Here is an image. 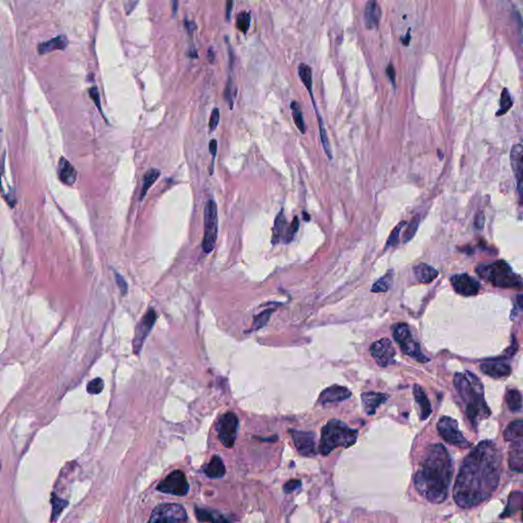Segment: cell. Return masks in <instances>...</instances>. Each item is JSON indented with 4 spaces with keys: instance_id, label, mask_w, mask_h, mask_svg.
Segmentation results:
<instances>
[{
    "instance_id": "6da1fadb",
    "label": "cell",
    "mask_w": 523,
    "mask_h": 523,
    "mask_svg": "<svg viewBox=\"0 0 523 523\" xmlns=\"http://www.w3.org/2000/svg\"><path fill=\"white\" fill-rule=\"evenodd\" d=\"M501 473L500 449L491 440L479 442L461 465L453 491L455 503L471 508L487 501L498 489Z\"/></svg>"
},
{
    "instance_id": "7a4b0ae2",
    "label": "cell",
    "mask_w": 523,
    "mask_h": 523,
    "mask_svg": "<svg viewBox=\"0 0 523 523\" xmlns=\"http://www.w3.org/2000/svg\"><path fill=\"white\" fill-rule=\"evenodd\" d=\"M453 477L452 459L440 444L429 445L424 452L415 474V488L426 501L432 504L445 502Z\"/></svg>"
},
{
    "instance_id": "3957f363",
    "label": "cell",
    "mask_w": 523,
    "mask_h": 523,
    "mask_svg": "<svg viewBox=\"0 0 523 523\" xmlns=\"http://www.w3.org/2000/svg\"><path fill=\"white\" fill-rule=\"evenodd\" d=\"M454 386L465 405V413L473 427H476L482 419L491 415L481 381L475 374L466 371L455 374Z\"/></svg>"
},
{
    "instance_id": "277c9868",
    "label": "cell",
    "mask_w": 523,
    "mask_h": 523,
    "mask_svg": "<svg viewBox=\"0 0 523 523\" xmlns=\"http://www.w3.org/2000/svg\"><path fill=\"white\" fill-rule=\"evenodd\" d=\"M358 435L357 429L350 428L340 420L332 419L321 430L319 451L321 455L328 456L336 448H350L356 444Z\"/></svg>"
},
{
    "instance_id": "5b68a950",
    "label": "cell",
    "mask_w": 523,
    "mask_h": 523,
    "mask_svg": "<svg viewBox=\"0 0 523 523\" xmlns=\"http://www.w3.org/2000/svg\"><path fill=\"white\" fill-rule=\"evenodd\" d=\"M477 274L494 286L500 288H521L522 279L505 261L482 264L476 269Z\"/></svg>"
},
{
    "instance_id": "8992f818",
    "label": "cell",
    "mask_w": 523,
    "mask_h": 523,
    "mask_svg": "<svg viewBox=\"0 0 523 523\" xmlns=\"http://www.w3.org/2000/svg\"><path fill=\"white\" fill-rule=\"evenodd\" d=\"M391 331L394 340L399 345L403 353L415 359L418 362H429V359L424 356L420 350L419 343L414 339L410 327L406 323H396L391 326Z\"/></svg>"
},
{
    "instance_id": "52a82bcc",
    "label": "cell",
    "mask_w": 523,
    "mask_h": 523,
    "mask_svg": "<svg viewBox=\"0 0 523 523\" xmlns=\"http://www.w3.org/2000/svg\"><path fill=\"white\" fill-rule=\"evenodd\" d=\"M205 230H204V240H203V250L206 254L211 253L216 246V242L218 238V229H219V218H218V208L217 204L210 199L207 202L205 207Z\"/></svg>"
},
{
    "instance_id": "ba28073f",
    "label": "cell",
    "mask_w": 523,
    "mask_h": 523,
    "mask_svg": "<svg viewBox=\"0 0 523 523\" xmlns=\"http://www.w3.org/2000/svg\"><path fill=\"white\" fill-rule=\"evenodd\" d=\"M239 426L238 417L232 412L225 413L220 417L217 422L216 429L218 431V437L221 444L227 448H233L237 436V430Z\"/></svg>"
},
{
    "instance_id": "9c48e42d",
    "label": "cell",
    "mask_w": 523,
    "mask_h": 523,
    "mask_svg": "<svg viewBox=\"0 0 523 523\" xmlns=\"http://www.w3.org/2000/svg\"><path fill=\"white\" fill-rule=\"evenodd\" d=\"M437 430L441 438L452 446L460 449H467L470 447L469 441L460 431L458 422L451 417H441L437 423Z\"/></svg>"
},
{
    "instance_id": "30bf717a",
    "label": "cell",
    "mask_w": 523,
    "mask_h": 523,
    "mask_svg": "<svg viewBox=\"0 0 523 523\" xmlns=\"http://www.w3.org/2000/svg\"><path fill=\"white\" fill-rule=\"evenodd\" d=\"M187 520V513L180 504H162L156 506L149 517V522H184Z\"/></svg>"
},
{
    "instance_id": "8fae6325",
    "label": "cell",
    "mask_w": 523,
    "mask_h": 523,
    "mask_svg": "<svg viewBox=\"0 0 523 523\" xmlns=\"http://www.w3.org/2000/svg\"><path fill=\"white\" fill-rule=\"evenodd\" d=\"M156 490L164 494L184 497L189 491V484L183 471L175 470L159 482Z\"/></svg>"
},
{
    "instance_id": "7c38bea8",
    "label": "cell",
    "mask_w": 523,
    "mask_h": 523,
    "mask_svg": "<svg viewBox=\"0 0 523 523\" xmlns=\"http://www.w3.org/2000/svg\"><path fill=\"white\" fill-rule=\"evenodd\" d=\"M370 353L380 367H387L394 363L395 351L388 338H381L372 343Z\"/></svg>"
},
{
    "instance_id": "4fadbf2b",
    "label": "cell",
    "mask_w": 523,
    "mask_h": 523,
    "mask_svg": "<svg viewBox=\"0 0 523 523\" xmlns=\"http://www.w3.org/2000/svg\"><path fill=\"white\" fill-rule=\"evenodd\" d=\"M156 321V313L153 309H149L142 317L135 329L133 339V353L139 355L141 348Z\"/></svg>"
},
{
    "instance_id": "5bb4252c",
    "label": "cell",
    "mask_w": 523,
    "mask_h": 523,
    "mask_svg": "<svg viewBox=\"0 0 523 523\" xmlns=\"http://www.w3.org/2000/svg\"><path fill=\"white\" fill-rule=\"evenodd\" d=\"M451 283L455 292L463 297L476 296L480 289L479 282L466 273L452 276Z\"/></svg>"
},
{
    "instance_id": "9a60e30c",
    "label": "cell",
    "mask_w": 523,
    "mask_h": 523,
    "mask_svg": "<svg viewBox=\"0 0 523 523\" xmlns=\"http://www.w3.org/2000/svg\"><path fill=\"white\" fill-rule=\"evenodd\" d=\"M295 446L298 452L305 457H314L316 455L315 449V434L311 431H301L290 429Z\"/></svg>"
},
{
    "instance_id": "2e32d148",
    "label": "cell",
    "mask_w": 523,
    "mask_h": 523,
    "mask_svg": "<svg viewBox=\"0 0 523 523\" xmlns=\"http://www.w3.org/2000/svg\"><path fill=\"white\" fill-rule=\"evenodd\" d=\"M352 395V392L350 389H347L344 386L333 384L327 388H325L319 398L318 403L322 405H326L329 403H335V401H342L346 398H348Z\"/></svg>"
},
{
    "instance_id": "e0dca14e",
    "label": "cell",
    "mask_w": 523,
    "mask_h": 523,
    "mask_svg": "<svg viewBox=\"0 0 523 523\" xmlns=\"http://www.w3.org/2000/svg\"><path fill=\"white\" fill-rule=\"evenodd\" d=\"M510 159H511V166L512 170L514 172V175L517 181V188L519 195H522V159H523V148L522 144L518 143L515 144L510 153Z\"/></svg>"
},
{
    "instance_id": "ac0fdd59",
    "label": "cell",
    "mask_w": 523,
    "mask_h": 523,
    "mask_svg": "<svg viewBox=\"0 0 523 523\" xmlns=\"http://www.w3.org/2000/svg\"><path fill=\"white\" fill-rule=\"evenodd\" d=\"M381 9L376 0H368L364 10V22L368 30H376L381 20Z\"/></svg>"
},
{
    "instance_id": "d6986e66",
    "label": "cell",
    "mask_w": 523,
    "mask_h": 523,
    "mask_svg": "<svg viewBox=\"0 0 523 523\" xmlns=\"http://www.w3.org/2000/svg\"><path fill=\"white\" fill-rule=\"evenodd\" d=\"M387 398H388V395L381 393V392H374V391L363 392L362 393V404L365 409V412L368 415H373L378 407L381 404L385 403Z\"/></svg>"
},
{
    "instance_id": "ffe728a7",
    "label": "cell",
    "mask_w": 523,
    "mask_h": 523,
    "mask_svg": "<svg viewBox=\"0 0 523 523\" xmlns=\"http://www.w3.org/2000/svg\"><path fill=\"white\" fill-rule=\"evenodd\" d=\"M482 373L493 378H504L511 374V367L504 362H487L480 365Z\"/></svg>"
},
{
    "instance_id": "44dd1931",
    "label": "cell",
    "mask_w": 523,
    "mask_h": 523,
    "mask_svg": "<svg viewBox=\"0 0 523 523\" xmlns=\"http://www.w3.org/2000/svg\"><path fill=\"white\" fill-rule=\"evenodd\" d=\"M57 174L60 180L66 185H73L77 180V171L67 158L62 157L60 159L57 165Z\"/></svg>"
},
{
    "instance_id": "7402d4cb",
    "label": "cell",
    "mask_w": 523,
    "mask_h": 523,
    "mask_svg": "<svg viewBox=\"0 0 523 523\" xmlns=\"http://www.w3.org/2000/svg\"><path fill=\"white\" fill-rule=\"evenodd\" d=\"M413 394H414L416 404L419 407L421 420L427 419L432 412V408H431V404H430L425 391L419 384H415L413 387Z\"/></svg>"
},
{
    "instance_id": "603a6c76",
    "label": "cell",
    "mask_w": 523,
    "mask_h": 523,
    "mask_svg": "<svg viewBox=\"0 0 523 523\" xmlns=\"http://www.w3.org/2000/svg\"><path fill=\"white\" fill-rule=\"evenodd\" d=\"M510 456H509V467L512 471L522 473L523 466V446L522 439L512 441Z\"/></svg>"
},
{
    "instance_id": "cb8c5ba5",
    "label": "cell",
    "mask_w": 523,
    "mask_h": 523,
    "mask_svg": "<svg viewBox=\"0 0 523 523\" xmlns=\"http://www.w3.org/2000/svg\"><path fill=\"white\" fill-rule=\"evenodd\" d=\"M205 474L209 478H221L226 473L225 465L219 456H214L212 460L204 467Z\"/></svg>"
},
{
    "instance_id": "d4e9b609",
    "label": "cell",
    "mask_w": 523,
    "mask_h": 523,
    "mask_svg": "<svg viewBox=\"0 0 523 523\" xmlns=\"http://www.w3.org/2000/svg\"><path fill=\"white\" fill-rule=\"evenodd\" d=\"M68 46V38L64 35L54 37L46 42L39 44L38 52L40 54H46L54 50H64Z\"/></svg>"
},
{
    "instance_id": "484cf974",
    "label": "cell",
    "mask_w": 523,
    "mask_h": 523,
    "mask_svg": "<svg viewBox=\"0 0 523 523\" xmlns=\"http://www.w3.org/2000/svg\"><path fill=\"white\" fill-rule=\"evenodd\" d=\"M287 229V221L284 216V211L281 210L280 213L276 216L273 226V234H272V245L276 246L283 239L285 231Z\"/></svg>"
},
{
    "instance_id": "4316f807",
    "label": "cell",
    "mask_w": 523,
    "mask_h": 523,
    "mask_svg": "<svg viewBox=\"0 0 523 523\" xmlns=\"http://www.w3.org/2000/svg\"><path fill=\"white\" fill-rule=\"evenodd\" d=\"M413 270L416 279L421 283H430L438 276L437 270L427 264L416 265Z\"/></svg>"
},
{
    "instance_id": "83f0119b",
    "label": "cell",
    "mask_w": 523,
    "mask_h": 523,
    "mask_svg": "<svg viewBox=\"0 0 523 523\" xmlns=\"http://www.w3.org/2000/svg\"><path fill=\"white\" fill-rule=\"evenodd\" d=\"M298 73H299V77H300L301 81L303 82V84L305 85L307 90L309 91V93L311 95V98L313 100L314 107H315V109L317 111L318 109L316 107L315 100H314V95H313V75H312V69L308 65H306V64H301L299 66Z\"/></svg>"
},
{
    "instance_id": "f1b7e54d",
    "label": "cell",
    "mask_w": 523,
    "mask_h": 523,
    "mask_svg": "<svg viewBox=\"0 0 523 523\" xmlns=\"http://www.w3.org/2000/svg\"><path fill=\"white\" fill-rule=\"evenodd\" d=\"M523 437V421L515 420L511 422L504 431V439L506 441H516Z\"/></svg>"
},
{
    "instance_id": "f546056e",
    "label": "cell",
    "mask_w": 523,
    "mask_h": 523,
    "mask_svg": "<svg viewBox=\"0 0 523 523\" xmlns=\"http://www.w3.org/2000/svg\"><path fill=\"white\" fill-rule=\"evenodd\" d=\"M160 176V171L158 169H155V168H151L149 169L143 176V181H142V188H141V193H140V198L139 200L142 202L143 198L145 197L148 189L154 184V182L159 178Z\"/></svg>"
},
{
    "instance_id": "4dcf8cb0",
    "label": "cell",
    "mask_w": 523,
    "mask_h": 523,
    "mask_svg": "<svg viewBox=\"0 0 523 523\" xmlns=\"http://www.w3.org/2000/svg\"><path fill=\"white\" fill-rule=\"evenodd\" d=\"M506 404L512 412H520L522 409V395L517 389H509L506 393Z\"/></svg>"
},
{
    "instance_id": "1f68e13d",
    "label": "cell",
    "mask_w": 523,
    "mask_h": 523,
    "mask_svg": "<svg viewBox=\"0 0 523 523\" xmlns=\"http://www.w3.org/2000/svg\"><path fill=\"white\" fill-rule=\"evenodd\" d=\"M195 515L198 521L202 522H227L228 519H226L222 514H219L217 512H212L206 509L196 508L195 509Z\"/></svg>"
},
{
    "instance_id": "d6a6232c",
    "label": "cell",
    "mask_w": 523,
    "mask_h": 523,
    "mask_svg": "<svg viewBox=\"0 0 523 523\" xmlns=\"http://www.w3.org/2000/svg\"><path fill=\"white\" fill-rule=\"evenodd\" d=\"M290 108H292L293 118H294L296 126L298 127V129L300 130L301 133L305 134L306 133V124L304 121V115H303V111H302L300 103L298 101L294 100L292 102V104H290Z\"/></svg>"
},
{
    "instance_id": "836d02e7",
    "label": "cell",
    "mask_w": 523,
    "mask_h": 523,
    "mask_svg": "<svg viewBox=\"0 0 523 523\" xmlns=\"http://www.w3.org/2000/svg\"><path fill=\"white\" fill-rule=\"evenodd\" d=\"M521 507H522V493L516 492V493L511 494L510 498H509V503H508L507 508H506L505 512L503 513L502 517L511 516V514L520 510Z\"/></svg>"
},
{
    "instance_id": "e575fe53",
    "label": "cell",
    "mask_w": 523,
    "mask_h": 523,
    "mask_svg": "<svg viewBox=\"0 0 523 523\" xmlns=\"http://www.w3.org/2000/svg\"><path fill=\"white\" fill-rule=\"evenodd\" d=\"M392 277H393L392 271H388L386 273V275H384L383 277L378 279L373 284V286L371 288V292L372 293H386L387 290L390 288V286H391Z\"/></svg>"
},
{
    "instance_id": "d590c367",
    "label": "cell",
    "mask_w": 523,
    "mask_h": 523,
    "mask_svg": "<svg viewBox=\"0 0 523 523\" xmlns=\"http://www.w3.org/2000/svg\"><path fill=\"white\" fill-rule=\"evenodd\" d=\"M513 105V100L511 97V94L507 88H504L501 94L500 99V108L497 111V117H501V115L505 114Z\"/></svg>"
},
{
    "instance_id": "8d00e7d4",
    "label": "cell",
    "mask_w": 523,
    "mask_h": 523,
    "mask_svg": "<svg viewBox=\"0 0 523 523\" xmlns=\"http://www.w3.org/2000/svg\"><path fill=\"white\" fill-rule=\"evenodd\" d=\"M316 113H317V117H318V123H319V130H320V137H321L322 145H323V148L325 150L326 155H328V157L331 159L332 158V153H331V147H330V144H329V140H328V137H327V132H326L325 128H324L323 120L321 118L319 111H317Z\"/></svg>"
},
{
    "instance_id": "74e56055",
    "label": "cell",
    "mask_w": 523,
    "mask_h": 523,
    "mask_svg": "<svg viewBox=\"0 0 523 523\" xmlns=\"http://www.w3.org/2000/svg\"><path fill=\"white\" fill-rule=\"evenodd\" d=\"M273 311H274L273 309L265 310L264 312L260 313L258 316H256L255 320H254V323H253L252 330H257V329H260L263 326H265L267 324V322L269 321V318H270L271 314L273 313Z\"/></svg>"
},
{
    "instance_id": "f35d334b",
    "label": "cell",
    "mask_w": 523,
    "mask_h": 523,
    "mask_svg": "<svg viewBox=\"0 0 523 523\" xmlns=\"http://www.w3.org/2000/svg\"><path fill=\"white\" fill-rule=\"evenodd\" d=\"M300 228V221H299V218L298 217H295L292 224L289 225V227H287L286 231H285V234H284V243L288 244L292 242L296 235V233L298 232Z\"/></svg>"
},
{
    "instance_id": "ab89813d",
    "label": "cell",
    "mask_w": 523,
    "mask_h": 523,
    "mask_svg": "<svg viewBox=\"0 0 523 523\" xmlns=\"http://www.w3.org/2000/svg\"><path fill=\"white\" fill-rule=\"evenodd\" d=\"M250 25H251V15L247 12H243V13L238 14L237 19H236L237 29L246 34L249 31Z\"/></svg>"
},
{
    "instance_id": "60d3db41",
    "label": "cell",
    "mask_w": 523,
    "mask_h": 523,
    "mask_svg": "<svg viewBox=\"0 0 523 523\" xmlns=\"http://www.w3.org/2000/svg\"><path fill=\"white\" fill-rule=\"evenodd\" d=\"M419 223H420V218L418 216H416L410 223H409V227L408 229L406 230L405 234H404V243H408L410 242L415 233L417 232V229L419 227Z\"/></svg>"
},
{
    "instance_id": "b9f144b4",
    "label": "cell",
    "mask_w": 523,
    "mask_h": 523,
    "mask_svg": "<svg viewBox=\"0 0 523 523\" xmlns=\"http://www.w3.org/2000/svg\"><path fill=\"white\" fill-rule=\"evenodd\" d=\"M406 225V222H400L396 225V227L392 230V232L390 233L388 239H387V243H386V246H385V249L389 248V247H395L397 244H398V240H399V233H400V230L404 228V226Z\"/></svg>"
},
{
    "instance_id": "7bdbcfd3",
    "label": "cell",
    "mask_w": 523,
    "mask_h": 523,
    "mask_svg": "<svg viewBox=\"0 0 523 523\" xmlns=\"http://www.w3.org/2000/svg\"><path fill=\"white\" fill-rule=\"evenodd\" d=\"M104 388V382L101 378H94L87 384V392L90 394H99Z\"/></svg>"
},
{
    "instance_id": "ee69618b",
    "label": "cell",
    "mask_w": 523,
    "mask_h": 523,
    "mask_svg": "<svg viewBox=\"0 0 523 523\" xmlns=\"http://www.w3.org/2000/svg\"><path fill=\"white\" fill-rule=\"evenodd\" d=\"M52 503H53V509H52V518H51V520L54 521L55 517H59L60 514L64 511V509L68 505V502L65 501V500H62V499L57 498Z\"/></svg>"
},
{
    "instance_id": "f6af8a7d",
    "label": "cell",
    "mask_w": 523,
    "mask_h": 523,
    "mask_svg": "<svg viewBox=\"0 0 523 523\" xmlns=\"http://www.w3.org/2000/svg\"><path fill=\"white\" fill-rule=\"evenodd\" d=\"M224 97L226 99V101L229 103V106L230 108L233 107V82H232V79L231 77H229L228 79V82L225 86V90H224Z\"/></svg>"
},
{
    "instance_id": "bcb514c9",
    "label": "cell",
    "mask_w": 523,
    "mask_h": 523,
    "mask_svg": "<svg viewBox=\"0 0 523 523\" xmlns=\"http://www.w3.org/2000/svg\"><path fill=\"white\" fill-rule=\"evenodd\" d=\"M219 122H220V110H219V108H214L211 113L210 123H209L210 131H212V132L215 131L219 125Z\"/></svg>"
},
{
    "instance_id": "7dc6e473",
    "label": "cell",
    "mask_w": 523,
    "mask_h": 523,
    "mask_svg": "<svg viewBox=\"0 0 523 523\" xmlns=\"http://www.w3.org/2000/svg\"><path fill=\"white\" fill-rule=\"evenodd\" d=\"M114 278H115V281H117V284L119 286V289H120L122 296H125L128 293V284H127L126 280L118 272H114Z\"/></svg>"
},
{
    "instance_id": "c3c4849f",
    "label": "cell",
    "mask_w": 523,
    "mask_h": 523,
    "mask_svg": "<svg viewBox=\"0 0 523 523\" xmlns=\"http://www.w3.org/2000/svg\"><path fill=\"white\" fill-rule=\"evenodd\" d=\"M301 486H302V481L301 480L293 479V480H289L288 482H286L284 485L283 490H284V493L290 494V493H294L295 491H297L299 488H301Z\"/></svg>"
},
{
    "instance_id": "681fc988",
    "label": "cell",
    "mask_w": 523,
    "mask_h": 523,
    "mask_svg": "<svg viewBox=\"0 0 523 523\" xmlns=\"http://www.w3.org/2000/svg\"><path fill=\"white\" fill-rule=\"evenodd\" d=\"M140 0H124V9L127 16H130L134 12Z\"/></svg>"
},
{
    "instance_id": "f907efd6",
    "label": "cell",
    "mask_w": 523,
    "mask_h": 523,
    "mask_svg": "<svg viewBox=\"0 0 523 523\" xmlns=\"http://www.w3.org/2000/svg\"><path fill=\"white\" fill-rule=\"evenodd\" d=\"M89 95H90L91 99L94 101V103H95V105L97 106V108H98L100 111H102V110H101V104H100V96H99V92H98L97 87H95V86L91 87V88L89 89Z\"/></svg>"
},
{
    "instance_id": "816d5d0a",
    "label": "cell",
    "mask_w": 523,
    "mask_h": 523,
    "mask_svg": "<svg viewBox=\"0 0 523 523\" xmlns=\"http://www.w3.org/2000/svg\"><path fill=\"white\" fill-rule=\"evenodd\" d=\"M386 74H387L391 84L393 86H395V77H396V75H395V69H394L392 64H388V66L386 68Z\"/></svg>"
},
{
    "instance_id": "f5cc1de1",
    "label": "cell",
    "mask_w": 523,
    "mask_h": 523,
    "mask_svg": "<svg viewBox=\"0 0 523 523\" xmlns=\"http://www.w3.org/2000/svg\"><path fill=\"white\" fill-rule=\"evenodd\" d=\"M484 225H485V215L484 213L479 212L476 217H475V220H474V226L476 229L478 230H481L484 228Z\"/></svg>"
},
{
    "instance_id": "db71d44e",
    "label": "cell",
    "mask_w": 523,
    "mask_h": 523,
    "mask_svg": "<svg viewBox=\"0 0 523 523\" xmlns=\"http://www.w3.org/2000/svg\"><path fill=\"white\" fill-rule=\"evenodd\" d=\"M209 149L213 155V163L215 160V157H216V153H217V150H218V142L216 139H212L210 141V145H209Z\"/></svg>"
},
{
    "instance_id": "11a10c76",
    "label": "cell",
    "mask_w": 523,
    "mask_h": 523,
    "mask_svg": "<svg viewBox=\"0 0 523 523\" xmlns=\"http://www.w3.org/2000/svg\"><path fill=\"white\" fill-rule=\"evenodd\" d=\"M225 8H226V10H225L226 11V20L229 21L230 17H231L232 9H233V0H226Z\"/></svg>"
},
{
    "instance_id": "9f6ffc18",
    "label": "cell",
    "mask_w": 523,
    "mask_h": 523,
    "mask_svg": "<svg viewBox=\"0 0 523 523\" xmlns=\"http://www.w3.org/2000/svg\"><path fill=\"white\" fill-rule=\"evenodd\" d=\"M184 25H185V28H186V30H187L188 34H189V35L193 34L194 30L196 29V26H195V24H194L193 22H189V21L185 20V21H184Z\"/></svg>"
},
{
    "instance_id": "6f0895ef",
    "label": "cell",
    "mask_w": 523,
    "mask_h": 523,
    "mask_svg": "<svg viewBox=\"0 0 523 523\" xmlns=\"http://www.w3.org/2000/svg\"><path fill=\"white\" fill-rule=\"evenodd\" d=\"M171 7H172V14H173V16H175L178 12L179 0H171Z\"/></svg>"
},
{
    "instance_id": "680465c9",
    "label": "cell",
    "mask_w": 523,
    "mask_h": 523,
    "mask_svg": "<svg viewBox=\"0 0 523 523\" xmlns=\"http://www.w3.org/2000/svg\"><path fill=\"white\" fill-rule=\"evenodd\" d=\"M215 57H216V53L214 51V49L211 47L208 49V60L211 64H213L215 62Z\"/></svg>"
},
{
    "instance_id": "91938a15",
    "label": "cell",
    "mask_w": 523,
    "mask_h": 523,
    "mask_svg": "<svg viewBox=\"0 0 523 523\" xmlns=\"http://www.w3.org/2000/svg\"><path fill=\"white\" fill-rule=\"evenodd\" d=\"M410 37H411V35H410V31H408V33H407V35H406V38H405V39H404V38H401V39H400V40L403 41L404 45H406V46H407V45H409V43H410Z\"/></svg>"
},
{
    "instance_id": "94428289",
    "label": "cell",
    "mask_w": 523,
    "mask_h": 523,
    "mask_svg": "<svg viewBox=\"0 0 523 523\" xmlns=\"http://www.w3.org/2000/svg\"><path fill=\"white\" fill-rule=\"evenodd\" d=\"M304 216H305V220H306V221H310V218H309V215H308V214L304 213Z\"/></svg>"
}]
</instances>
